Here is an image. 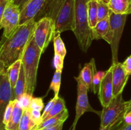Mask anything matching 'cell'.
I'll return each mask as SVG.
<instances>
[{"label": "cell", "instance_id": "1", "mask_svg": "<svg viewBox=\"0 0 131 130\" xmlns=\"http://www.w3.org/2000/svg\"><path fill=\"white\" fill-rule=\"evenodd\" d=\"M35 20L19 25L12 34L1 44L0 66L7 70L13 63L23 58L25 50L33 37Z\"/></svg>", "mask_w": 131, "mask_h": 130}, {"label": "cell", "instance_id": "2", "mask_svg": "<svg viewBox=\"0 0 131 130\" xmlns=\"http://www.w3.org/2000/svg\"><path fill=\"white\" fill-rule=\"evenodd\" d=\"M54 23V34L66 31H74L75 28V0H47L41 14Z\"/></svg>", "mask_w": 131, "mask_h": 130}, {"label": "cell", "instance_id": "3", "mask_svg": "<svg viewBox=\"0 0 131 130\" xmlns=\"http://www.w3.org/2000/svg\"><path fill=\"white\" fill-rule=\"evenodd\" d=\"M89 0H75V28L74 33L81 50L86 52L93 40L89 26L87 3Z\"/></svg>", "mask_w": 131, "mask_h": 130}, {"label": "cell", "instance_id": "4", "mask_svg": "<svg viewBox=\"0 0 131 130\" xmlns=\"http://www.w3.org/2000/svg\"><path fill=\"white\" fill-rule=\"evenodd\" d=\"M42 54V52L33 37L21 59L26 82V93L31 96L37 85V70Z\"/></svg>", "mask_w": 131, "mask_h": 130}, {"label": "cell", "instance_id": "5", "mask_svg": "<svg viewBox=\"0 0 131 130\" xmlns=\"http://www.w3.org/2000/svg\"><path fill=\"white\" fill-rule=\"evenodd\" d=\"M127 16V15L117 14L111 10L110 11V30L103 39L111 45L112 51V64L118 62V54L119 44L124 31Z\"/></svg>", "mask_w": 131, "mask_h": 130}, {"label": "cell", "instance_id": "6", "mask_svg": "<svg viewBox=\"0 0 131 130\" xmlns=\"http://www.w3.org/2000/svg\"><path fill=\"white\" fill-rule=\"evenodd\" d=\"M129 101L123 99L122 93L113 98L110 104L103 107L101 115V127L110 125L123 114H125Z\"/></svg>", "mask_w": 131, "mask_h": 130}, {"label": "cell", "instance_id": "7", "mask_svg": "<svg viewBox=\"0 0 131 130\" xmlns=\"http://www.w3.org/2000/svg\"><path fill=\"white\" fill-rule=\"evenodd\" d=\"M54 23L49 17H42L37 22L33 37L36 43L42 52H44L54 36Z\"/></svg>", "mask_w": 131, "mask_h": 130}, {"label": "cell", "instance_id": "8", "mask_svg": "<svg viewBox=\"0 0 131 130\" xmlns=\"http://www.w3.org/2000/svg\"><path fill=\"white\" fill-rule=\"evenodd\" d=\"M77 81V90H78V98H77L76 106H75V116L74 121L70 130H75V127L77 126L78 121L80 117L84 114L85 112H91L98 114L101 117L102 111H98L92 108L90 105L88 100V89L86 87L85 84L82 82L79 76L75 77Z\"/></svg>", "mask_w": 131, "mask_h": 130}, {"label": "cell", "instance_id": "9", "mask_svg": "<svg viewBox=\"0 0 131 130\" xmlns=\"http://www.w3.org/2000/svg\"><path fill=\"white\" fill-rule=\"evenodd\" d=\"M20 8L9 1L2 17L0 18V28L3 29V36L7 39L19 25Z\"/></svg>", "mask_w": 131, "mask_h": 130}, {"label": "cell", "instance_id": "10", "mask_svg": "<svg viewBox=\"0 0 131 130\" xmlns=\"http://www.w3.org/2000/svg\"><path fill=\"white\" fill-rule=\"evenodd\" d=\"M15 99L7 70L0 66V112L2 119L5 110L12 100Z\"/></svg>", "mask_w": 131, "mask_h": 130}, {"label": "cell", "instance_id": "11", "mask_svg": "<svg viewBox=\"0 0 131 130\" xmlns=\"http://www.w3.org/2000/svg\"><path fill=\"white\" fill-rule=\"evenodd\" d=\"M47 0H29L23 8L20 9L19 25L35 20L40 16Z\"/></svg>", "mask_w": 131, "mask_h": 130}, {"label": "cell", "instance_id": "12", "mask_svg": "<svg viewBox=\"0 0 131 130\" xmlns=\"http://www.w3.org/2000/svg\"><path fill=\"white\" fill-rule=\"evenodd\" d=\"M111 68L112 70L113 96L115 97L123 93V90L126 85L129 75L127 74L121 62H118L116 64H113Z\"/></svg>", "mask_w": 131, "mask_h": 130}, {"label": "cell", "instance_id": "13", "mask_svg": "<svg viewBox=\"0 0 131 130\" xmlns=\"http://www.w3.org/2000/svg\"><path fill=\"white\" fill-rule=\"evenodd\" d=\"M98 96L100 102L103 107L108 105L113 98H114L112 81V70L111 67L106 71L104 76L101 80Z\"/></svg>", "mask_w": 131, "mask_h": 130}, {"label": "cell", "instance_id": "14", "mask_svg": "<svg viewBox=\"0 0 131 130\" xmlns=\"http://www.w3.org/2000/svg\"><path fill=\"white\" fill-rule=\"evenodd\" d=\"M95 59L92 58L89 62L86 63L84 67L81 69L79 77L85 84L88 90L92 92L93 89V64L95 63Z\"/></svg>", "mask_w": 131, "mask_h": 130}, {"label": "cell", "instance_id": "15", "mask_svg": "<svg viewBox=\"0 0 131 130\" xmlns=\"http://www.w3.org/2000/svg\"><path fill=\"white\" fill-rule=\"evenodd\" d=\"M24 113V109L19 105L17 99H14L12 115L8 124L5 127L6 130H19V126Z\"/></svg>", "mask_w": 131, "mask_h": 130}, {"label": "cell", "instance_id": "16", "mask_svg": "<svg viewBox=\"0 0 131 130\" xmlns=\"http://www.w3.org/2000/svg\"><path fill=\"white\" fill-rule=\"evenodd\" d=\"M108 5L115 14L127 15L131 14V0H110Z\"/></svg>", "mask_w": 131, "mask_h": 130}, {"label": "cell", "instance_id": "17", "mask_svg": "<svg viewBox=\"0 0 131 130\" xmlns=\"http://www.w3.org/2000/svg\"><path fill=\"white\" fill-rule=\"evenodd\" d=\"M68 117H69V112H68V110L66 108L63 112H61V113L58 114L57 115L54 116V117L41 122L36 127L35 130H42L47 128V127L54 126L58 124L64 123V122L67 119Z\"/></svg>", "mask_w": 131, "mask_h": 130}, {"label": "cell", "instance_id": "18", "mask_svg": "<svg viewBox=\"0 0 131 130\" xmlns=\"http://www.w3.org/2000/svg\"><path fill=\"white\" fill-rule=\"evenodd\" d=\"M110 28V16L97 22L94 28L92 29L93 40L103 39L108 33Z\"/></svg>", "mask_w": 131, "mask_h": 130}, {"label": "cell", "instance_id": "19", "mask_svg": "<svg viewBox=\"0 0 131 130\" xmlns=\"http://www.w3.org/2000/svg\"><path fill=\"white\" fill-rule=\"evenodd\" d=\"M89 26L93 29L98 22V3L97 0H89L87 3Z\"/></svg>", "mask_w": 131, "mask_h": 130}, {"label": "cell", "instance_id": "20", "mask_svg": "<svg viewBox=\"0 0 131 130\" xmlns=\"http://www.w3.org/2000/svg\"><path fill=\"white\" fill-rule=\"evenodd\" d=\"M38 124L32 117L30 109L24 110L19 126V130H35Z\"/></svg>", "mask_w": 131, "mask_h": 130}, {"label": "cell", "instance_id": "21", "mask_svg": "<svg viewBox=\"0 0 131 130\" xmlns=\"http://www.w3.org/2000/svg\"><path fill=\"white\" fill-rule=\"evenodd\" d=\"M22 66V60H18L16 62L13 63L7 69V73L8 75L9 80L11 84L12 87L14 92L17 82L19 79L20 74V68Z\"/></svg>", "mask_w": 131, "mask_h": 130}, {"label": "cell", "instance_id": "22", "mask_svg": "<svg viewBox=\"0 0 131 130\" xmlns=\"http://www.w3.org/2000/svg\"><path fill=\"white\" fill-rule=\"evenodd\" d=\"M25 93H26V82L24 68H23V64H22L19 79L17 82L15 89H14L15 98L16 99H18Z\"/></svg>", "mask_w": 131, "mask_h": 130}, {"label": "cell", "instance_id": "23", "mask_svg": "<svg viewBox=\"0 0 131 130\" xmlns=\"http://www.w3.org/2000/svg\"><path fill=\"white\" fill-rule=\"evenodd\" d=\"M60 33H56L54 34L53 42H54V54L60 55L61 57L65 58L67 54V50L65 48V44L60 36Z\"/></svg>", "mask_w": 131, "mask_h": 130}, {"label": "cell", "instance_id": "24", "mask_svg": "<svg viewBox=\"0 0 131 130\" xmlns=\"http://www.w3.org/2000/svg\"><path fill=\"white\" fill-rule=\"evenodd\" d=\"M66 108H67L66 106H65V102L64 101V99L63 98L59 97L58 100L56 101V103L54 105V107H52V110L50 111V112L47 114V115L45 117L44 119L42 121V122L51 118V117H54V116L57 115L58 114L61 113V112H63Z\"/></svg>", "mask_w": 131, "mask_h": 130}, {"label": "cell", "instance_id": "25", "mask_svg": "<svg viewBox=\"0 0 131 130\" xmlns=\"http://www.w3.org/2000/svg\"><path fill=\"white\" fill-rule=\"evenodd\" d=\"M61 73H62V71H58V70L55 71L48 90V91H49L50 90H53L54 96H58L60 85H61Z\"/></svg>", "mask_w": 131, "mask_h": 130}, {"label": "cell", "instance_id": "26", "mask_svg": "<svg viewBox=\"0 0 131 130\" xmlns=\"http://www.w3.org/2000/svg\"><path fill=\"white\" fill-rule=\"evenodd\" d=\"M97 3H98V20L100 21L110 16L111 10L109 7L108 3L104 0H97Z\"/></svg>", "mask_w": 131, "mask_h": 130}, {"label": "cell", "instance_id": "27", "mask_svg": "<svg viewBox=\"0 0 131 130\" xmlns=\"http://www.w3.org/2000/svg\"><path fill=\"white\" fill-rule=\"evenodd\" d=\"M14 100H12L7 107H6L5 110V112L3 113V115L2 119H1V130H5V127L6 125L8 124L9 121H10V119L12 117V115L13 112V108H14Z\"/></svg>", "mask_w": 131, "mask_h": 130}, {"label": "cell", "instance_id": "28", "mask_svg": "<svg viewBox=\"0 0 131 130\" xmlns=\"http://www.w3.org/2000/svg\"><path fill=\"white\" fill-rule=\"evenodd\" d=\"M32 99H33V96L26 93L20 96L17 100L20 107L24 110H26L30 108Z\"/></svg>", "mask_w": 131, "mask_h": 130}, {"label": "cell", "instance_id": "29", "mask_svg": "<svg viewBox=\"0 0 131 130\" xmlns=\"http://www.w3.org/2000/svg\"><path fill=\"white\" fill-rule=\"evenodd\" d=\"M124 115H125V114L122 115L117 119L115 120L114 122H113L112 123L110 124V125H108L106 127H100L99 130H116L120 125H122V124L124 122Z\"/></svg>", "mask_w": 131, "mask_h": 130}, {"label": "cell", "instance_id": "30", "mask_svg": "<svg viewBox=\"0 0 131 130\" xmlns=\"http://www.w3.org/2000/svg\"><path fill=\"white\" fill-rule=\"evenodd\" d=\"M44 107L43 99L42 98H33L31 103L30 108L32 110L42 111Z\"/></svg>", "mask_w": 131, "mask_h": 130}, {"label": "cell", "instance_id": "31", "mask_svg": "<svg viewBox=\"0 0 131 130\" xmlns=\"http://www.w3.org/2000/svg\"><path fill=\"white\" fill-rule=\"evenodd\" d=\"M58 98H59V96H54V97L52 99H51V100H50L47 103V104L46 105V106L45 107L44 110H43V113H42V121L44 119L45 117H46V116L47 115V114L49 113L50 111L52 110V107H54V104L56 103V101L58 100Z\"/></svg>", "mask_w": 131, "mask_h": 130}, {"label": "cell", "instance_id": "32", "mask_svg": "<svg viewBox=\"0 0 131 130\" xmlns=\"http://www.w3.org/2000/svg\"><path fill=\"white\" fill-rule=\"evenodd\" d=\"M64 57H61L60 55L54 54L53 59V65L56 70L58 71H62L63 68Z\"/></svg>", "mask_w": 131, "mask_h": 130}, {"label": "cell", "instance_id": "33", "mask_svg": "<svg viewBox=\"0 0 131 130\" xmlns=\"http://www.w3.org/2000/svg\"><path fill=\"white\" fill-rule=\"evenodd\" d=\"M30 109V112H31V114L32 117L34 119V121H35L36 123L38 125L42 122V115H41L40 111L38 110H32L31 108Z\"/></svg>", "mask_w": 131, "mask_h": 130}, {"label": "cell", "instance_id": "34", "mask_svg": "<svg viewBox=\"0 0 131 130\" xmlns=\"http://www.w3.org/2000/svg\"><path fill=\"white\" fill-rule=\"evenodd\" d=\"M123 66L128 75H131V55L127 57L122 63Z\"/></svg>", "mask_w": 131, "mask_h": 130}, {"label": "cell", "instance_id": "35", "mask_svg": "<svg viewBox=\"0 0 131 130\" xmlns=\"http://www.w3.org/2000/svg\"><path fill=\"white\" fill-rule=\"evenodd\" d=\"M9 1H0V18L2 17Z\"/></svg>", "mask_w": 131, "mask_h": 130}, {"label": "cell", "instance_id": "36", "mask_svg": "<svg viewBox=\"0 0 131 130\" xmlns=\"http://www.w3.org/2000/svg\"><path fill=\"white\" fill-rule=\"evenodd\" d=\"M28 1H29V0H12L11 1L13 3L18 5V6L20 7V8L21 9L23 8V6L26 4V3L28 2Z\"/></svg>", "mask_w": 131, "mask_h": 130}, {"label": "cell", "instance_id": "37", "mask_svg": "<svg viewBox=\"0 0 131 130\" xmlns=\"http://www.w3.org/2000/svg\"><path fill=\"white\" fill-rule=\"evenodd\" d=\"M124 124L126 125L131 124V112L125 114L124 117Z\"/></svg>", "mask_w": 131, "mask_h": 130}, {"label": "cell", "instance_id": "38", "mask_svg": "<svg viewBox=\"0 0 131 130\" xmlns=\"http://www.w3.org/2000/svg\"><path fill=\"white\" fill-rule=\"evenodd\" d=\"M63 125V123H60V124H58L56 125V126H54L47 127V128H46L44 129H42V130H62Z\"/></svg>", "mask_w": 131, "mask_h": 130}, {"label": "cell", "instance_id": "39", "mask_svg": "<svg viewBox=\"0 0 131 130\" xmlns=\"http://www.w3.org/2000/svg\"><path fill=\"white\" fill-rule=\"evenodd\" d=\"M116 130H131V124L126 125L124 124V122Z\"/></svg>", "mask_w": 131, "mask_h": 130}, {"label": "cell", "instance_id": "40", "mask_svg": "<svg viewBox=\"0 0 131 130\" xmlns=\"http://www.w3.org/2000/svg\"><path fill=\"white\" fill-rule=\"evenodd\" d=\"M129 101V103H128V107H127V109L126 111V113H129V112H131V99L130 100L128 101Z\"/></svg>", "mask_w": 131, "mask_h": 130}, {"label": "cell", "instance_id": "41", "mask_svg": "<svg viewBox=\"0 0 131 130\" xmlns=\"http://www.w3.org/2000/svg\"><path fill=\"white\" fill-rule=\"evenodd\" d=\"M104 1H106V2H107V3H109V2H110V0H104Z\"/></svg>", "mask_w": 131, "mask_h": 130}, {"label": "cell", "instance_id": "42", "mask_svg": "<svg viewBox=\"0 0 131 130\" xmlns=\"http://www.w3.org/2000/svg\"><path fill=\"white\" fill-rule=\"evenodd\" d=\"M0 1H10V0H0Z\"/></svg>", "mask_w": 131, "mask_h": 130}, {"label": "cell", "instance_id": "43", "mask_svg": "<svg viewBox=\"0 0 131 130\" xmlns=\"http://www.w3.org/2000/svg\"><path fill=\"white\" fill-rule=\"evenodd\" d=\"M10 1H12V0H10Z\"/></svg>", "mask_w": 131, "mask_h": 130}, {"label": "cell", "instance_id": "44", "mask_svg": "<svg viewBox=\"0 0 131 130\" xmlns=\"http://www.w3.org/2000/svg\"><path fill=\"white\" fill-rule=\"evenodd\" d=\"M5 130H6V129H5Z\"/></svg>", "mask_w": 131, "mask_h": 130}]
</instances>
